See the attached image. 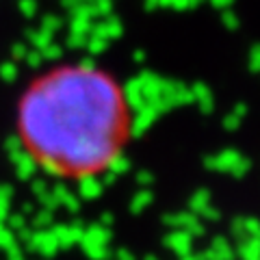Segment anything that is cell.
Segmentation results:
<instances>
[{
    "label": "cell",
    "mask_w": 260,
    "mask_h": 260,
    "mask_svg": "<svg viewBox=\"0 0 260 260\" xmlns=\"http://www.w3.org/2000/svg\"><path fill=\"white\" fill-rule=\"evenodd\" d=\"M24 152L48 176L87 180L115 165L133 130L128 91L109 68L70 59L39 70L15 109Z\"/></svg>",
    "instance_id": "cell-1"
}]
</instances>
